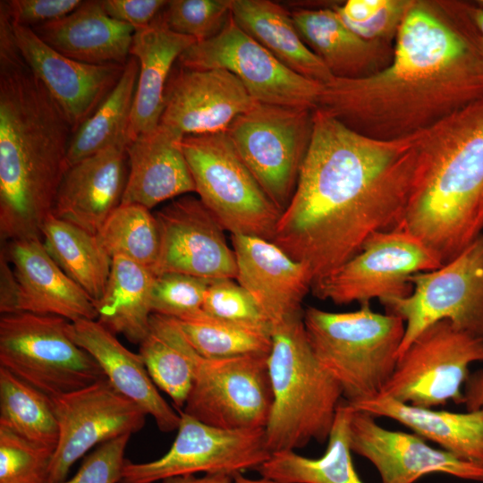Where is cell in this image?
I'll use <instances>...</instances> for the list:
<instances>
[{"label": "cell", "instance_id": "cell-3", "mask_svg": "<svg viewBox=\"0 0 483 483\" xmlns=\"http://www.w3.org/2000/svg\"><path fill=\"white\" fill-rule=\"evenodd\" d=\"M73 134L64 111L35 76L0 11V235L41 238L68 169Z\"/></svg>", "mask_w": 483, "mask_h": 483}, {"label": "cell", "instance_id": "cell-6", "mask_svg": "<svg viewBox=\"0 0 483 483\" xmlns=\"http://www.w3.org/2000/svg\"><path fill=\"white\" fill-rule=\"evenodd\" d=\"M310 347L323 369L339 384L346 402L380 396L395 369L404 321L374 311L369 303L349 312L315 307L303 311Z\"/></svg>", "mask_w": 483, "mask_h": 483}, {"label": "cell", "instance_id": "cell-47", "mask_svg": "<svg viewBox=\"0 0 483 483\" xmlns=\"http://www.w3.org/2000/svg\"><path fill=\"white\" fill-rule=\"evenodd\" d=\"M19 284L13 268L1 252L0 258V312L10 314L18 312Z\"/></svg>", "mask_w": 483, "mask_h": 483}, {"label": "cell", "instance_id": "cell-7", "mask_svg": "<svg viewBox=\"0 0 483 483\" xmlns=\"http://www.w3.org/2000/svg\"><path fill=\"white\" fill-rule=\"evenodd\" d=\"M181 148L199 199L231 234L271 241L282 211L265 193L225 131L184 136Z\"/></svg>", "mask_w": 483, "mask_h": 483}, {"label": "cell", "instance_id": "cell-24", "mask_svg": "<svg viewBox=\"0 0 483 483\" xmlns=\"http://www.w3.org/2000/svg\"><path fill=\"white\" fill-rule=\"evenodd\" d=\"M67 331L72 341L99 364L112 386L151 416L159 430L178 428L180 412L161 396L139 353L124 347L116 335L97 319L69 322Z\"/></svg>", "mask_w": 483, "mask_h": 483}, {"label": "cell", "instance_id": "cell-36", "mask_svg": "<svg viewBox=\"0 0 483 483\" xmlns=\"http://www.w3.org/2000/svg\"><path fill=\"white\" fill-rule=\"evenodd\" d=\"M0 427L55 450L59 429L51 398L2 367Z\"/></svg>", "mask_w": 483, "mask_h": 483}, {"label": "cell", "instance_id": "cell-29", "mask_svg": "<svg viewBox=\"0 0 483 483\" xmlns=\"http://www.w3.org/2000/svg\"><path fill=\"white\" fill-rule=\"evenodd\" d=\"M350 405L375 418L394 419L422 438L435 442L441 449L483 466V409L465 412L438 411L401 402L388 396Z\"/></svg>", "mask_w": 483, "mask_h": 483}, {"label": "cell", "instance_id": "cell-49", "mask_svg": "<svg viewBox=\"0 0 483 483\" xmlns=\"http://www.w3.org/2000/svg\"><path fill=\"white\" fill-rule=\"evenodd\" d=\"M462 403L467 411L483 409V368L470 374L463 386Z\"/></svg>", "mask_w": 483, "mask_h": 483}, {"label": "cell", "instance_id": "cell-12", "mask_svg": "<svg viewBox=\"0 0 483 483\" xmlns=\"http://www.w3.org/2000/svg\"><path fill=\"white\" fill-rule=\"evenodd\" d=\"M418 238L396 228L370 237L362 249L330 275L313 283V294L335 304L380 302L410 295V277L442 266Z\"/></svg>", "mask_w": 483, "mask_h": 483}, {"label": "cell", "instance_id": "cell-1", "mask_svg": "<svg viewBox=\"0 0 483 483\" xmlns=\"http://www.w3.org/2000/svg\"><path fill=\"white\" fill-rule=\"evenodd\" d=\"M421 132L379 140L313 110L297 186L272 240L309 267L313 283L355 256L373 235L400 228Z\"/></svg>", "mask_w": 483, "mask_h": 483}, {"label": "cell", "instance_id": "cell-16", "mask_svg": "<svg viewBox=\"0 0 483 483\" xmlns=\"http://www.w3.org/2000/svg\"><path fill=\"white\" fill-rule=\"evenodd\" d=\"M51 400L59 437L48 483L65 480L75 462L95 445L140 431L148 416L106 378Z\"/></svg>", "mask_w": 483, "mask_h": 483}, {"label": "cell", "instance_id": "cell-8", "mask_svg": "<svg viewBox=\"0 0 483 483\" xmlns=\"http://www.w3.org/2000/svg\"><path fill=\"white\" fill-rule=\"evenodd\" d=\"M67 319L20 311L1 314L0 367L55 397L106 378L68 335Z\"/></svg>", "mask_w": 483, "mask_h": 483}, {"label": "cell", "instance_id": "cell-53", "mask_svg": "<svg viewBox=\"0 0 483 483\" xmlns=\"http://www.w3.org/2000/svg\"><path fill=\"white\" fill-rule=\"evenodd\" d=\"M479 4L483 5V0L476 1Z\"/></svg>", "mask_w": 483, "mask_h": 483}, {"label": "cell", "instance_id": "cell-4", "mask_svg": "<svg viewBox=\"0 0 483 483\" xmlns=\"http://www.w3.org/2000/svg\"><path fill=\"white\" fill-rule=\"evenodd\" d=\"M400 228L442 264L483 233V98L421 132Z\"/></svg>", "mask_w": 483, "mask_h": 483}, {"label": "cell", "instance_id": "cell-28", "mask_svg": "<svg viewBox=\"0 0 483 483\" xmlns=\"http://www.w3.org/2000/svg\"><path fill=\"white\" fill-rule=\"evenodd\" d=\"M195 43V38L169 30L160 14L148 27L134 31L130 55L138 60L139 74L128 142L159 125L170 73L180 55Z\"/></svg>", "mask_w": 483, "mask_h": 483}, {"label": "cell", "instance_id": "cell-25", "mask_svg": "<svg viewBox=\"0 0 483 483\" xmlns=\"http://www.w3.org/2000/svg\"><path fill=\"white\" fill-rule=\"evenodd\" d=\"M182 139L159 124L128 142L129 172L121 204L151 209L168 199L195 192L181 148Z\"/></svg>", "mask_w": 483, "mask_h": 483}, {"label": "cell", "instance_id": "cell-2", "mask_svg": "<svg viewBox=\"0 0 483 483\" xmlns=\"http://www.w3.org/2000/svg\"><path fill=\"white\" fill-rule=\"evenodd\" d=\"M483 98V48L468 2L415 0L390 62L323 85L318 108L363 135L394 140L424 131Z\"/></svg>", "mask_w": 483, "mask_h": 483}, {"label": "cell", "instance_id": "cell-15", "mask_svg": "<svg viewBox=\"0 0 483 483\" xmlns=\"http://www.w3.org/2000/svg\"><path fill=\"white\" fill-rule=\"evenodd\" d=\"M268 354L201 358L181 411L219 428H265L273 403Z\"/></svg>", "mask_w": 483, "mask_h": 483}, {"label": "cell", "instance_id": "cell-32", "mask_svg": "<svg viewBox=\"0 0 483 483\" xmlns=\"http://www.w3.org/2000/svg\"><path fill=\"white\" fill-rule=\"evenodd\" d=\"M352 407L344 401L336 411L325 453L309 458L295 451H281L256 470L277 483H363L352 459L349 422Z\"/></svg>", "mask_w": 483, "mask_h": 483}, {"label": "cell", "instance_id": "cell-39", "mask_svg": "<svg viewBox=\"0 0 483 483\" xmlns=\"http://www.w3.org/2000/svg\"><path fill=\"white\" fill-rule=\"evenodd\" d=\"M231 7L232 0H171L160 17L172 31L200 42L222 31L232 15Z\"/></svg>", "mask_w": 483, "mask_h": 483}, {"label": "cell", "instance_id": "cell-21", "mask_svg": "<svg viewBox=\"0 0 483 483\" xmlns=\"http://www.w3.org/2000/svg\"><path fill=\"white\" fill-rule=\"evenodd\" d=\"M237 283L254 299L274 326L303 315L301 303L311 289L309 267L291 258L273 242L231 234Z\"/></svg>", "mask_w": 483, "mask_h": 483}, {"label": "cell", "instance_id": "cell-48", "mask_svg": "<svg viewBox=\"0 0 483 483\" xmlns=\"http://www.w3.org/2000/svg\"><path fill=\"white\" fill-rule=\"evenodd\" d=\"M385 3L386 0H348L332 7L345 22L362 23L372 18Z\"/></svg>", "mask_w": 483, "mask_h": 483}, {"label": "cell", "instance_id": "cell-42", "mask_svg": "<svg viewBox=\"0 0 483 483\" xmlns=\"http://www.w3.org/2000/svg\"><path fill=\"white\" fill-rule=\"evenodd\" d=\"M202 309L214 318L272 333L271 324L252 296L233 279L212 281Z\"/></svg>", "mask_w": 483, "mask_h": 483}, {"label": "cell", "instance_id": "cell-37", "mask_svg": "<svg viewBox=\"0 0 483 483\" xmlns=\"http://www.w3.org/2000/svg\"><path fill=\"white\" fill-rule=\"evenodd\" d=\"M184 336L204 359H221L250 353H269L272 333L208 315L174 318Z\"/></svg>", "mask_w": 483, "mask_h": 483}, {"label": "cell", "instance_id": "cell-10", "mask_svg": "<svg viewBox=\"0 0 483 483\" xmlns=\"http://www.w3.org/2000/svg\"><path fill=\"white\" fill-rule=\"evenodd\" d=\"M410 282V295L381 302L405 324L399 357L425 328L440 320L483 339V233L450 261L411 275Z\"/></svg>", "mask_w": 483, "mask_h": 483}, {"label": "cell", "instance_id": "cell-19", "mask_svg": "<svg viewBox=\"0 0 483 483\" xmlns=\"http://www.w3.org/2000/svg\"><path fill=\"white\" fill-rule=\"evenodd\" d=\"M349 437L352 452L374 465L382 483H414L432 473L483 482V466L434 448L415 433L389 430L352 407Z\"/></svg>", "mask_w": 483, "mask_h": 483}, {"label": "cell", "instance_id": "cell-41", "mask_svg": "<svg viewBox=\"0 0 483 483\" xmlns=\"http://www.w3.org/2000/svg\"><path fill=\"white\" fill-rule=\"evenodd\" d=\"M212 281L180 273L156 275L152 312L182 318L201 312L206 291Z\"/></svg>", "mask_w": 483, "mask_h": 483}, {"label": "cell", "instance_id": "cell-40", "mask_svg": "<svg viewBox=\"0 0 483 483\" xmlns=\"http://www.w3.org/2000/svg\"><path fill=\"white\" fill-rule=\"evenodd\" d=\"M54 451L0 427V483H48Z\"/></svg>", "mask_w": 483, "mask_h": 483}, {"label": "cell", "instance_id": "cell-17", "mask_svg": "<svg viewBox=\"0 0 483 483\" xmlns=\"http://www.w3.org/2000/svg\"><path fill=\"white\" fill-rule=\"evenodd\" d=\"M155 216L159 231L155 275L180 273L211 281L236 279L235 254L225 230L199 198H176Z\"/></svg>", "mask_w": 483, "mask_h": 483}, {"label": "cell", "instance_id": "cell-51", "mask_svg": "<svg viewBox=\"0 0 483 483\" xmlns=\"http://www.w3.org/2000/svg\"><path fill=\"white\" fill-rule=\"evenodd\" d=\"M470 14L479 33L482 48H483V5L477 2L468 3Z\"/></svg>", "mask_w": 483, "mask_h": 483}, {"label": "cell", "instance_id": "cell-26", "mask_svg": "<svg viewBox=\"0 0 483 483\" xmlns=\"http://www.w3.org/2000/svg\"><path fill=\"white\" fill-rule=\"evenodd\" d=\"M290 13L304 42L335 78L368 76L384 68L392 58L393 46L360 38L332 6L297 7Z\"/></svg>", "mask_w": 483, "mask_h": 483}, {"label": "cell", "instance_id": "cell-5", "mask_svg": "<svg viewBox=\"0 0 483 483\" xmlns=\"http://www.w3.org/2000/svg\"><path fill=\"white\" fill-rule=\"evenodd\" d=\"M302 317L272 329L268 369L273 403L265 427L272 453L327 441L343 399L339 384L317 360Z\"/></svg>", "mask_w": 483, "mask_h": 483}, {"label": "cell", "instance_id": "cell-23", "mask_svg": "<svg viewBox=\"0 0 483 483\" xmlns=\"http://www.w3.org/2000/svg\"><path fill=\"white\" fill-rule=\"evenodd\" d=\"M19 284L18 312L97 319L93 300L54 261L41 238L18 239L2 250Z\"/></svg>", "mask_w": 483, "mask_h": 483}, {"label": "cell", "instance_id": "cell-45", "mask_svg": "<svg viewBox=\"0 0 483 483\" xmlns=\"http://www.w3.org/2000/svg\"><path fill=\"white\" fill-rule=\"evenodd\" d=\"M415 0H386L384 6L369 20L362 23L345 22L358 36L369 41L394 40L404 18Z\"/></svg>", "mask_w": 483, "mask_h": 483}, {"label": "cell", "instance_id": "cell-22", "mask_svg": "<svg viewBox=\"0 0 483 483\" xmlns=\"http://www.w3.org/2000/svg\"><path fill=\"white\" fill-rule=\"evenodd\" d=\"M128 172L126 146H114L77 162L62 179L52 214L96 235L121 205Z\"/></svg>", "mask_w": 483, "mask_h": 483}, {"label": "cell", "instance_id": "cell-11", "mask_svg": "<svg viewBox=\"0 0 483 483\" xmlns=\"http://www.w3.org/2000/svg\"><path fill=\"white\" fill-rule=\"evenodd\" d=\"M483 361V339L437 321L425 328L400 355L380 396L423 408L462 403L470 366Z\"/></svg>", "mask_w": 483, "mask_h": 483}, {"label": "cell", "instance_id": "cell-27", "mask_svg": "<svg viewBox=\"0 0 483 483\" xmlns=\"http://www.w3.org/2000/svg\"><path fill=\"white\" fill-rule=\"evenodd\" d=\"M33 31L62 55L89 64H125L135 29L109 17L101 1H82L68 15Z\"/></svg>", "mask_w": 483, "mask_h": 483}, {"label": "cell", "instance_id": "cell-30", "mask_svg": "<svg viewBox=\"0 0 483 483\" xmlns=\"http://www.w3.org/2000/svg\"><path fill=\"white\" fill-rule=\"evenodd\" d=\"M232 17L279 62L294 72L322 85L335 77L307 46L291 13L270 0H232Z\"/></svg>", "mask_w": 483, "mask_h": 483}, {"label": "cell", "instance_id": "cell-50", "mask_svg": "<svg viewBox=\"0 0 483 483\" xmlns=\"http://www.w3.org/2000/svg\"><path fill=\"white\" fill-rule=\"evenodd\" d=\"M162 483H233V477L227 474L184 475L165 479Z\"/></svg>", "mask_w": 483, "mask_h": 483}, {"label": "cell", "instance_id": "cell-14", "mask_svg": "<svg viewBox=\"0 0 483 483\" xmlns=\"http://www.w3.org/2000/svg\"><path fill=\"white\" fill-rule=\"evenodd\" d=\"M177 64L191 69H225L259 103L315 109L323 89L279 62L232 15L219 34L191 46Z\"/></svg>", "mask_w": 483, "mask_h": 483}, {"label": "cell", "instance_id": "cell-43", "mask_svg": "<svg viewBox=\"0 0 483 483\" xmlns=\"http://www.w3.org/2000/svg\"><path fill=\"white\" fill-rule=\"evenodd\" d=\"M131 436L123 435L100 444L84 458L72 478L58 483H119Z\"/></svg>", "mask_w": 483, "mask_h": 483}, {"label": "cell", "instance_id": "cell-44", "mask_svg": "<svg viewBox=\"0 0 483 483\" xmlns=\"http://www.w3.org/2000/svg\"><path fill=\"white\" fill-rule=\"evenodd\" d=\"M81 3V0H7L0 2V10L12 24L33 29L68 15Z\"/></svg>", "mask_w": 483, "mask_h": 483}, {"label": "cell", "instance_id": "cell-31", "mask_svg": "<svg viewBox=\"0 0 483 483\" xmlns=\"http://www.w3.org/2000/svg\"><path fill=\"white\" fill-rule=\"evenodd\" d=\"M155 277L149 268L125 257H114L105 291L94 303L97 320L113 334L140 344L148 331L153 313Z\"/></svg>", "mask_w": 483, "mask_h": 483}, {"label": "cell", "instance_id": "cell-34", "mask_svg": "<svg viewBox=\"0 0 483 483\" xmlns=\"http://www.w3.org/2000/svg\"><path fill=\"white\" fill-rule=\"evenodd\" d=\"M41 240L54 261L95 303L105 291L113 260L97 236L50 214Z\"/></svg>", "mask_w": 483, "mask_h": 483}, {"label": "cell", "instance_id": "cell-46", "mask_svg": "<svg viewBox=\"0 0 483 483\" xmlns=\"http://www.w3.org/2000/svg\"><path fill=\"white\" fill-rule=\"evenodd\" d=\"M165 0H102L106 13L136 30L152 23L167 4Z\"/></svg>", "mask_w": 483, "mask_h": 483}, {"label": "cell", "instance_id": "cell-18", "mask_svg": "<svg viewBox=\"0 0 483 483\" xmlns=\"http://www.w3.org/2000/svg\"><path fill=\"white\" fill-rule=\"evenodd\" d=\"M256 101L241 80L225 69L174 66L159 124L180 138L223 132Z\"/></svg>", "mask_w": 483, "mask_h": 483}, {"label": "cell", "instance_id": "cell-52", "mask_svg": "<svg viewBox=\"0 0 483 483\" xmlns=\"http://www.w3.org/2000/svg\"><path fill=\"white\" fill-rule=\"evenodd\" d=\"M233 483H277V482L262 478V477L260 479H250V478L244 477L242 473H239L233 476Z\"/></svg>", "mask_w": 483, "mask_h": 483}, {"label": "cell", "instance_id": "cell-20", "mask_svg": "<svg viewBox=\"0 0 483 483\" xmlns=\"http://www.w3.org/2000/svg\"><path fill=\"white\" fill-rule=\"evenodd\" d=\"M12 29L21 55L64 111L74 133L114 89L125 64L78 62L46 44L32 29L14 24Z\"/></svg>", "mask_w": 483, "mask_h": 483}, {"label": "cell", "instance_id": "cell-9", "mask_svg": "<svg viewBox=\"0 0 483 483\" xmlns=\"http://www.w3.org/2000/svg\"><path fill=\"white\" fill-rule=\"evenodd\" d=\"M313 110L256 102L225 131L240 157L282 213L294 194L310 143Z\"/></svg>", "mask_w": 483, "mask_h": 483}, {"label": "cell", "instance_id": "cell-35", "mask_svg": "<svg viewBox=\"0 0 483 483\" xmlns=\"http://www.w3.org/2000/svg\"><path fill=\"white\" fill-rule=\"evenodd\" d=\"M138 74V60L130 55L114 89L72 134L67 154L68 168L106 148L127 146Z\"/></svg>", "mask_w": 483, "mask_h": 483}, {"label": "cell", "instance_id": "cell-33", "mask_svg": "<svg viewBox=\"0 0 483 483\" xmlns=\"http://www.w3.org/2000/svg\"><path fill=\"white\" fill-rule=\"evenodd\" d=\"M139 354L156 385L182 411L201 360L173 318L152 313Z\"/></svg>", "mask_w": 483, "mask_h": 483}, {"label": "cell", "instance_id": "cell-38", "mask_svg": "<svg viewBox=\"0 0 483 483\" xmlns=\"http://www.w3.org/2000/svg\"><path fill=\"white\" fill-rule=\"evenodd\" d=\"M96 236L112 258L125 257L152 271L159 251V231L150 209L136 204H121Z\"/></svg>", "mask_w": 483, "mask_h": 483}, {"label": "cell", "instance_id": "cell-13", "mask_svg": "<svg viewBox=\"0 0 483 483\" xmlns=\"http://www.w3.org/2000/svg\"><path fill=\"white\" fill-rule=\"evenodd\" d=\"M179 412L181 420L170 449L148 462L126 460L119 483H154L199 472L233 477L257 470L272 454L265 428L224 429Z\"/></svg>", "mask_w": 483, "mask_h": 483}]
</instances>
